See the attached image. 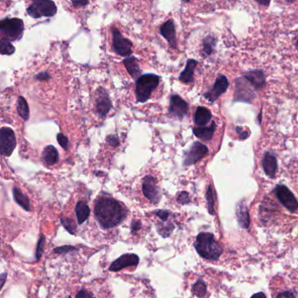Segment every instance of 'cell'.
I'll list each match as a JSON object with an SVG mask.
<instances>
[{
	"label": "cell",
	"mask_w": 298,
	"mask_h": 298,
	"mask_svg": "<svg viewBox=\"0 0 298 298\" xmlns=\"http://www.w3.org/2000/svg\"><path fill=\"white\" fill-rule=\"evenodd\" d=\"M95 216L100 226L108 229L121 223L126 217V212L118 201L102 196L95 202Z\"/></svg>",
	"instance_id": "cell-1"
},
{
	"label": "cell",
	"mask_w": 298,
	"mask_h": 298,
	"mask_svg": "<svg viewBox=\"0 0 298 298\" xmlns=\"http://www.w3.org/2000/svg\"><path fill=\"white\" fill-rule=\"evenodd\" d=\"M194 247L201 257L209 261H217L223 253V248L210 233H200L197 236Z\"/></svg>",
	"instance_id": "cell-2"
},
{
	"label": "cell",
	"mask_w": 298,
	"mask_h": 298,
	"mask_svg": "<svg viewBox=\"0 0 298 298\" xmlns=\"http://www.w3.org/2000/svg\"><path fill=\"white\" fill-rule=\"evenodd\" d=\"M159 75L154 74L142 75L135 82V96L138 102H145L151 98L153 92L160 84Z\"/></svg>",
	"instance_id": "cell-3"
},
{
	"label": "cell",
	"mask_w": 298,
	"mask_h": 298,
	"mask_svg": "<svg viewBox=\"0 0 298 298\" xmlns=\"http://www.w3.org/2000/svg\"><path fill=\"white\" fill-rule=\"evenodd\" d=\"M24 32V22L21 19H4L0 22L1 40L18 41L22 38Z\"/></svg>",
	"instance_id": "cell-4"
},
{
	"label": "cell",
	"mask_w": 298,
	"mask_h": 298,
	"mask_svg": "<svg viewBox=\"0 0 298 298\" xmlns=\"http://www.w3.org/2000/svg\"><path fill=\"white\" fill-rule=\"evenodd\" d=\"M27 14L34 19L41 17H54L57 13V7L54 1L35 0L27 8Z\"/></svg>",
	"instance_id": "cell-5"
},
{
	"label": "cell",
	"mask_w": 298,
	"mask_h": 298,
	"mask_svg": "<svg viewBox=\"0 0 298 298\" xmlns=\"http://www.w3.org/2000/svg\"><path fill=\"white\" fill-rule=\"evenodd\" d=\"M111 32L113 50L120 56L129 57V55L132 54V42L129 39L123 37L120 31L115 27H112Z\"/></svg>",
	"instance_id": "cell-6"
},
{
	"label": "cell",
	"mask_w": 298,
	"mask_h": 298,
	"mask_svg": "<svg viewBox=\"0 0 298 298\" xmlns=\"http://www.w3.org/2000/svg\"><path fill=\"white\" fill-rule=\"evenodd\" d=\"M17 145L14 130L9 127L0 129V153L5 157H10Z\"/></svg>",
	"instance_id": "cell-7"
},
{
	"label": "cell",
	"mask_w": 298,
	"mask_h": 298,
	"mask_svg": "<svg viewBox=\"0 0 298 298\" xmlns=\"http://www.w3.org/2000/svg\"><path fill=\"white\" fill-rule=\"evenodd\" d=\"M274 193L278 200L281 202L286 209L291 213L297 210L298 202L294 194L288 187L283 185H278L274 189Z\"/></svg>",
	"instance_id": "cell-8"
},
{
	"label": "cell",
	"mask_w": 298,
	"mask_h": 298,
	"mask_svg": "<svg viewBox=\"0 0 298 298\" xmlns=\"http://www.w3.org/2000/svg\"><path fill=\"white\" fill-rule=\"evenodd\" d=\"M208 152H209L208 147L203 144L202 142H193L191 148L185 153L184 166H190L196 164L200 160H202L204 157L207 156Z\"/></svg>",
	"instance_id": "cell-9"
},
{
	"label": "cell",
	"mask_w": 298,
	"mask_h": 298,
	"mask_svg": "<svg viewBox=\"0 0 298 298\" xmlns=\"http://www.w3.org/2000/svg\"><path fill=\"white\" fill-rule=\"evenodd\" d=\"M142 193L146 199L153 204H158L160 200V188L155 177L147 175L143 178L142 183Z\"/></svg>",
	"instance_id": "cell-10"
},
{
	"label": "cell",
	"mask_w": 298,
	"mask_h": 298,
	"mask_svg": "<svg viewBox=\"0 0 298 298\" xmlns=\"http://www.w3.org/2000/svg\"><path fill=\"white\" fill-rule=\"evenodd\" d=\"M235 82H236V89L234 94V101L252 102L255 95H254V92L251 89L253 87L251 86L250 83L244 78V76L236 79Z\"/></svg>",
	"instance_id": "cell-11"
},
{
	"label": "cell",
	"mask_w": 298,
	"mask_h": 298,
	"mask_svg": "<svg viewBox=\"0 0 298 298\" xmlns=\"http://www.w3.org/2000/svg\"><path fill=\"white\" fill-rule=\"evenodd\" d=\"M189 105L180 95H173L170 99L169 114L176 118L183 119L187 115Z\"/></svg>",
	"instance_id": "cell-12"
},
{
	"label": "cell",
	"mask_w": 298,
	"mask_h": 298,
	"mask_svg": "<svg viewBox=\"0 0 298 298\" xmlns=\"http://www.w3.org/2000/svg\"><path fill=\"white\" fill-rule=\"evenodd\" d=\"M228 86H229V81L227 77L223 75H219L214 82V87L211 88L209 91H207L204 96L207 101L214 102L219 99L220 95H223L224 93L227 91Z\"/></svg>",
	"instance_id": "cell-13"
},
{
	"label": "cell",
	"mask_w": 298,
	"mask_h": 298,
	"mask_svg": "<svg viewBox=\"0 0 298 298\" xmlns=\"http://www.w3.org/2000/svg\"><path fill=\"white\" fill-rule=\"evenodd\" d=\"M111 108V100L109 98L108 93L104 88H99L97 89V97L95 101L96 113L101 117L104 118L108 115V112L110 111Z\"/></svg>",
	"instance_id": "cell-14"
},
{
	"label": "cell",
	"mask_w": 298,
	"mask_h": 298,
	"mask_svg": "<svg viewBox=\"0 0 298 298\" xmlns=\"http://www.w3.org/2000/svg\"><path fill=\"white\" fill-rule=\"evenodd\" d=\"M139 263V257L135 254H122L121 257L116 259L112 264L109 266V270L113 272L122 270L124 268L136 266Z\"/></svg>",
	"instance_id": "cell-15"
},
{
	"label": "cell",
	"mask_w": 298,
	"mask_h": 298,
	"mask_svg": "<svg viewBox=\"0 0 298 298\" xmlns=\"http://www.w3.org/2000/svg\"><path fill=\"white\" fill-rule=\"evenodd\" d=\"M160 34L173 49H177L176 29L173 20L166 21L160 27Z\"/></svg>",
	"instance_id": "cell-16"
},
{
	"label": "cell",
	"mask_w": 298,
	"mask_h": 298,
	"mask_svg": "<svg viewBox=\"0 0 298 298\" xmlns=\"http://www.w3.org/2000/svg\"><path fill=\"white\" fill-rule=\"evenodd\" d=\"M244 78L246 79L254 90H261L266 82L264 72L262 70H251L244 75Z\"/></svg>",
	"instance_id": "cell-17"
},
{
	"label": "cell",
	"mask_w": 298,
	"mask_h": 298,
	"mask_svg": "<svg viewBox=\"0 0 298 298\" xmlns=\"http://www.w3.org/2000/svg\"><path fill=\"white\" fill-rule=\"evenodd\" d=\"M261 165L263 167L265 174L270 178L274 179L276 172H277V160L274 154L271 153H265L262 158Z\"/></svg>",
	"instance_id": "cell-18"
},
{
	"label": "cell",
	"mask_w": 298,
	"mask_h": 298,
	"mask_svg": "<svg viewBox=\"0 0 298 298\" xmlns=\"http://www.w3.org/2000/svg\"><path fill=\"white\" fill-rule=\"evenodd\" d=\"M236 217H237L238 223L240 227L244 229H248L250 225V218L249 213L247 210V205L244 201H240L236 206Z\"/></svg>",
	"instance_id": "cell-19"
},
{
	"label": "cell",
	"mask_w": 298,
	"mask_h": 298,
	"mask_svg": "<svg viewBox=\"0 0 298 298\" xmlns=\"http://www.w3.org/2000/svg\"><path fill=\"white\" fill-rule=\"evenodd\" d=\"M216 130V124L213 122L210 126H204V127H194L193 129L194 135L198 138L203 141H210L214 136V132Z\"/></svg>",
	"instance_id": "cell-20"
},
{
	"label": "cell",
	"mask_w": 298,
	"mask_h": 298,
	"mask_svg": "<svg viewBox=\"0 0 298 298\" xmlns=\"http://www.w3.org/2000/svg\"><path fill=\"white\" fill-rule=\"evenodd\" d=\"M212 119V113L208 108L205 107H198L194 114L193 121L197 127H204L210 122Z\"/></svg>",
	"instance_id": "cell-21"
},
{
	"label": "cell",
	"mask_w": 298,
	"mask_h": 298,
	"mask_svg": "<svg viewBox=\"0 0 298 298\" xmlns=\"http://www.w3.org/2000/svg\"><path fill=\"white\" fill-rule=\"evenodd\" d=\"M198 66V61L193 59H189L187 61V66L186 68L180 75V81H182L184 83H192L193 81V75H194V71L196 69V67Z\"/></svg>",
	"instance_id": "cell-22"
},
{
	"label": "cell",
	"mask_w": 298,
	"mask_h": 298,
	"mask_svg": "<svg viewBox=\"0 0 298 298\" xmlns=\"http://www.w3.org/2000/svg\"><path fill=\"white\" fill-rule=\"evenodd\" d=\"M123 64L129 75L133 79H138L142 73L141 68L139 67L138 60L134 56H129L123 60Z\"/></svg>",
	"instance_id": "cell-23"
},
{
	"label": "cell",
	"mask_w": 298,
	"mask_h": 298,
	"mask_svg": "<svg viewBox=\"0 0 298 298\" xmlns=\"http://www.w3.org/2000/svg\"><path fill=\"white\" fill-rule=\"evenodd\" d=\"M42 160L47 166L55 165L59 161L57 149L54 145L46 146L42 152Z\"/></svg>",
	"instance_id": "cell-24"
},
{
	"label": "cell",
	"mask_w": 298,
	"mask_h": 298,
	"mask_svg": "<svg viewBox=\"0 0 298 298\" xmlns=\"http://www.w3.org/2000/svg\"><path fill=\"white\" fill-rule=\"evenodd\" d=\"M13 193H14V198L15 202L19 206H21L25 210L30 212L31 205L29 198L26 196L24 193L21 192V190L18 189L17 187H14V189H13Z\"/></svg>",
	"instance_id": "cell-25"
},
{
	"label": "cell",
	"mask_w": 298,
	"mask_h": 298,
	"mask_svg": "<svg viewBox=\"0 0 298 298\" xmlns=\"http://www.w3.org/2000/svg\"><path fill=\"white\" fill-rule=\"evenodd\" d=\"M75 214H76V217H77V221L81 225V224L84 223L85 221L89 217L90 209H89L88 205L85 202L79 201L78 203L76 204V207H75Z\"/></svg>",
	"instance_id": "cell-26"
},
{
	"label": "cell",
	"mask_w": 298,
	"mask_h": 298,
	"mask_svg": "<svg viewBox=\"0 0 298 298\" xmlns=\"http://www.w3.org/2000/svg\"><path fill=\"white\" fill-rule=\"evenodd\" d=\"M17 110L19 115L24 121L29 120V117H30V110H29V107H28L27 102L23 96H20L19 99H18Z\"/></svg>",
	"instance_id": "cell-27"
},
{
	"label": "cell",
	"mask_w": 298,
	"mask_h": 298,
	"mask_svg": "<svg viewBox=\"0 0 298 298\" xmlns=\"http://www.w3.org/2000/svg\"><path fill=\"white\" fill-rule=\"evenodd\" d=\"M207 207H208V212L209 214L214 215V205H215V200H216V196H215V192H214V187L212 186H209L208 189L207 191Z\"/></svg>",
	"instance_id": "cell-28"
},
{
	"label": "cell",
	"mask_w": 298,
	"mask_h": 298,
	"mask_svg": "<svg viewBox=\"0 0 298 298\" xmlns=\"http://www.w3.org/2000/svg\"><path fill=\"white\" fill-rule=\"evenodd\" d=\"M216 46V39L213 36H207L203 41V53L205 55L213 54Z\"/></svg>",
	"instance_id": "cell-29"
},
{
	"label": "cell",
	"mask_w": 298,
	"mask_h": 298,
	"mask_svg": "<svg viewBox=\"0 0 298 298\" xmlns=\"http://www.w3.org/2000/svg\"><path fill=\"white\" fill-rule=\"evenodd\" d=\"M193 292L198 297H203L207 293V285L202 280H198L193 286Z\"/></svg>",
	"instance_id": "cell-30"
},
{
	"label": "cell",
	"mask_w": 298,
	"mask_h": 298,
	"mask_svg": "<svg viewBox=\"0 0 298 298\" xmlns=\"http://www.w3.org/2000/svg\"><path fill=\"white\" fill-rule=\"evenodd\" d=\"M15 52V48L10 41L1 40L0 41V54L2 55H12Z\"/></svg>",
	"instance_id": "cell-31"
},
{
	"label": "cell",
	"mask_w": 298,
	"mask_h": 298,
	"mask_svg": "<svg viewBox=\"0 0 298 298\" xmlns=\"http://www.w3.org/2000/svg\"><path fill=\"white\" fill-rule=\"evenodd\" d=\"M61 222L62 226L66 228V230L68 231V233H70L73 235L75 234L76 225L74 222V220L66 218V217H61Z\"/></svg>",
	"instance_id": "cell-32"
},
{
	"label": "cell",
	"mask_w": 298,
	"mask_h": 298,
	"mask_svg": "<svg viewBox=\"0 0 298 298\" xmlns=\"http://www.w3.org/2000/svg\"><path fill=\"white\" fill-rule=\"evenodd\" d=\"M174 230V226L173 224H168V225H161L160 227H158V231L160 233V235L163 237H168L170 234H172V232Z\"/></svg>",
	"instance_id": "cell-33"
},
{
	"label": "cell",
	"mask_w": 298,
	"mask_h": 298,
	"mask_svg": "<svg viewBox=\"0 0 298 298\" xmlns=\"http://www.w3.org/2000/svg\"><path fill=\"white\" fill-rule=\"evenodd\" d=\"M45 241H46V238L44 235H41L40 240L38 241L37 247H36V252H35V255H36V261H39L42 256V253L44 250Z\"/></svg>",
	"instance_id": "cell-34"
},
{
	"label": "cell",
	"mask_w": 298,
	"mask_h": 298,
	"mask_svg": "<svg viewBox=\"0 0 298 298\" xmlns=\"http://www.w3.org/2000/svg\"><path fill=\"white\" fill-rule=\"evenodd\" d=\"M57 141L59 144L63 148V149L67 150L69 145V140H68V136L63 134V133H59L57 135Z\"/></svg>",
	"instance_id": "cell-35"
},
{
	"label": "cell",
	"mask_w": 298,
	"mask_h": 298,
	"mask_svg": "<svg viewBox=\"0 0 298 298\" xmlns=\"http://www.w3.org/2000/svg\"><path fill=\"white\" fill-rule=\"evenodd\" d=\"M77 248H75L73 246H62V247H58L56 248H54V252L58 254H64L72 251H76Z\"/></svg>",
	"instance_id": "cell-36"
},
{
	"label": "cell",
	"mask_w": 298,
	"mask_h": 298,
	"mask_svg": "<svg viewBox=\"0 0 298 298\" xmlns=\"http://www.w3.org/2000/svg\"><path fill=\"white\" fill-rule=\"evenodd\" d=\"M177 201L179 202V203L181 204V205H187V204H189L190 201V196L189 194L187 193V192H181V193L178 195L177 197Z\"/></svg>",
	"instance_id": "cell-37"
},
{
	"label": "cell",
	"mask_w": 298,
	"mask_h": 298,
	"mask_svg": "<svg viewBox=\"0 0 298 298\" xmlns=\"http://www.w3.org/2000/svg\"><path fill=\"white\" fill-rule=\"evenodd\" d=\"M106 142H107L108 145L112 146V147H117L120 144L118 137L114 135H108L107 138H106Z\"/></svg>",
	"instance_id": "cell-38"
},
{
	"label": "cell",
	"mask_w": 298,
	"mask_h": 298,
	"mask_svg": "<svg viewBox=\"0 0 298 298\" xmlns=\"http://www.w3.org/2000/svg\"><path fill=\"white\" fill-rule=\"evenodd\" d=\"M155 214L160 218V220L166 221L169 217L170 212L167 210H157L155 212Z\"/></svg>",
	"instance_id": "cell-39"
},
{
	"label": "cell",
	"mask_w": 298,
	"mask_h": 298,
	"mask_svg": "<svg viewBox=\"0 0 298 298\" xmlns=\"http://www.w3.org/2000/svg\"><path fill=\"white\" fill-rule=\"evenodd\" d=\"M34 78L36 79V80H39V81H47V80H49V79L51 78V75H49L48 72H41L40 74L35 75Z\"/></svg>",
	"instance_id": "cell-40"
},
{
	"label": "cell",
	"mask_w": 298,
	"mask_h": 298,
	"mask_svg": "<svg viewBox=\"0 0 298 298\" xmlns=\"http://www.w3.org/2000/svg\"><path fill=\"white\" fill-rule=\"evenodd\" d=\"M75 298H95L94 295H92L90 292H88L86 289H81L77 293Z\"/></svg>",
	"instance_id": "cell-41"
},
{
	"label": "cell",
	"mask_w": 298,
	"mask_h": 298,
	"mask_svg": "<svg viewBox=\"0 0 298 298\" xmlns=\"http://www.w3.org/2000/svg\"><path fill=\"white\" fill-rule=\"evenodd\" d=\"M141 226H142V224L139 220H133L132 223H131V232L133 234L136 233L141 228Z\"/></svg>",
	"instance_id": "cell-42"
},
{
	"label": "cell",
	"mask_w": 298,
	"mask_h": 298,
	"mask_svg": "<svg viewBox=\"0 0 298 298\" xmlns=\"http://www.w3.org/2000/svg\"><path fill=\"white\" fill-rule=\"evenodd\" d=\"M276 298H295V295L290 291H285L280 293Z\"/></svg>",
	"instance_id": "cell-43"
},
{
	"label": "cell",
	"mask_w": 298,
	"mask_h": 298,
	"mask_svg": "<svg viewBox=\"0 0 298 298\" xmlns=\"http://www.w3.org/2000/svg\"><path fill=\"white\" fill-rule=\"evenodd\" d=\"M72 4H73L75 7H84L85 6L88 5L89 2H88V1H77V2H76V1H72Z\"/></svg>",
	"instance_id": "cell-44"
},
{
	"label": "cell",
	"mask_w": 298,
	"mask_h": 298,
	"mask_svg": "<svg viewBox=\"0 0 298 298\" xmlns=\"http://www.w3.org/2000/svg\"><path fill=\"white\" fill-rule=\"evenodd\" d=\"M251 298H267L266 297V295H265L264 293H262V292H259L257 294H254V295H252V297Z\"/></svg>",
	"instance_id": "cell-45"
},
{
	"label": "cell",
	"mask_w": 298,
	"mask_h": 298,
	"mask_svg": "<svg viewBox=\"0 0 298 298\" xmlns=\"http://www.w3.org/2000/svg\"><path fill=\"white\" fill-rule=\"evenodd\" d=\"M7 273H3V274H1V287H3L4 284H5V282H6V279H7Z\"/></svg>",
	"instance_id": "cell-46"
},
{
	"label": "cell",
	"mask_w": 298,
	"mask_h": 298,
	"mask_svg": "<svg viewBox=\"0 0 298 298\" xmlns=\"http://www.w3.org/2000/svg\"><path fill=\"white\" fill-rule=\"evenodd\" d=\"M247 136H248V133L247 132H242L240 134V137H241V139H246Z\"/></svg>",
	"instance_id": "cell-47"
},
{
	"label": "cell",
	"mask_w": 298,
	"mask_h": 298,
	"mask_svg": "<svg viewBox=\"0 0 298 298\" xmlns=\"http://www.w3.org/2000/svg\"><path fill=\"white\" fill-rule=\"evenodd\" d=\"M295 48H296V49H297V51H298V40H297V42H296V44H295Z\"/></svg>",
	"instance_id": "cell-48"
}]
</instances>
